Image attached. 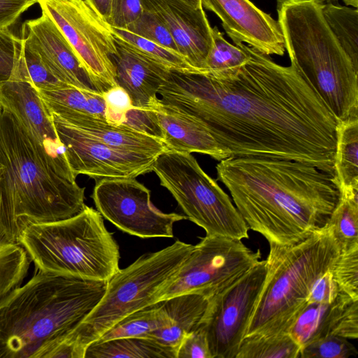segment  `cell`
Returning <instances> with one entry per match:
<instances>
[{
    "mask_svg": "<svg viewBox=\"0 0 358 358\" xmlns=\"http://www.w3.org/2000/svg\"><path fill=\"white\" fill-rule=\"evenodd\" d=\"M358 118L338 122L334 173L339 192L358 191Z\"/></svg>",
    "mask_w": 358,
    "mask_h": 358,
    "instance_id": "obj_24",
    "label": "cell"
},
{
    "mask_svg": "<svg viewBox=\"0 0 358 358\" xmlns=\"http://www.w3.org/2000/svg\"><path fill=\"white\" fill-rule=\"evenodd\" d=\"M202 7L221 20L235 45L246 43L265 55L282 56L283 36L278 20L258 8L250 0H201Z\"/></svg>",
    "mask_w": 358,
    "mask_h": 358,
    "instance_id": "obj_16",
    "label": "cell"
},
{
    "mask_svg": "<svg viewBox=\"0 0 358 358\" xmlns=\"http://www.w3.org/2000/svg\"><path fill=\"white\" fill-rule=\"evenodd\" d=\"M84 358H176V351L150 338H120L92 343Z\"/></svg>",
    "mask_w": 358,
    "mask_h": 358,
    "instance_id": "obj_26",
    "label": "cell"
},
{
    "mask_svg": "<svg viewBox=\"0 0 358 358\" xmlns=\"http://www.w3.org/2000/svg\"><path fill=\"white\" fill-rule=\"evenodd\" d=\"M301 347L289 335H251L243 338L236 358H299Z\"/></svg>",
    "mask_w": 358,
    "mask_h": 358,
    "instance_id": "obj_32",
    "label": "cell"
},
{
    "mask_svg": "<svg viewBox=\"0 0 358 358\" xmlns=\"http://www.w3.org/2000/svg\"><path fill=\"white\" fill-rule=\"evenodd\" d=\"M125 30L178 53L168 28L163 21L150 10L143 8L141 15Z\"/></svg>",
    "mask_w": 358,
    "mask_h": 358,
    "instance_id": "obj_36",
    "label": "cell"
},
{
    "mask_svg": "<svg viewBox=\"0 0 358 358\" xmlns=\"http://www.w3.org/2000/svg\"><path fill=\"white\" fill-rule=\"evenodd\" d=\"M287 333L299 345L329 336L358 338V300L340 293L329 303H308Z\"/></svg>",
    "mask_w": 358,
    "mask_h": 358,
    "instance_id": "obj_19",
    "label": "cell"
},
{
    "mask_svg": "<svg viewBox=\"0 0 358 358\" xmlns=\"http://www.w3.org/2000/svg\"><path fill=\"white\" fill-rule=\"evenodd\" d=\"M55 76L69 86L103 94L55 22L45 13L22 27Z\"/></svg>",
    "mask_w": 358,
    "mask_h": 358,
    "instance_id": "obj_18",
    "label": "cell"
},
{
    "mask_svg": "<svg viewBox=\"0 0 358 358\" xmlns=\"http://www.w3.org/2000/svg\"><path fill=\"white\" fill-rule=\"evenodd\" d=\"M144 9L155 13L165 24L178 52L197 71L203 72L213 43L212 27L202 6L177 0H141Z\"/></svg>",
    "mask_w": 358,
    "mask_h": 358,
    "instance_id": "obj_17",
    "label": "cell"
},
{
    "mask_svg": "<svg viewBox=\"0 0 358 358\" xmlns=\"http://www.w3.org/2000/svg\"><path fill=\"white\" fill-rule=\"evenodd\" d=\"M60 117L93 138L113 147L157 156L167 150L161 140L138 131L124 124H113L100 117L78 113H69Z\"/></svg>",
    "mask_w": 358,
    "mask_h": 358,
    "instance_id": "obj_22",
    "label": "cell"
},
{
    "mask_svg": "<svg viewBox=\"0 0 358 358\" xmlns=\"http://www.w3.org/2000/svg\"><path fill=\"white\" fill-rule=\"evenodd\" d=\"M152 171L187 219L203 228L206 236L248 238L249 227L229 196L191 153L166 150L156 158Z\"/></svg>",
    "mask_w": 358,
    "mask_h": 358,
    "instance_id": "obj_9",
    "label": "cell"
},
{
    "mask_svg": "<svg viewBox=\"0 0 358 358\" xmlns=\"http://www.w3.org/2000/svg\"><path fill=\"white\" fill-rule=\"evenodd\" d=\"M194 245L177 240L157 252L145 253L108 280L102 298L76 327L43 345L38 358H84L85 350L127 315L156 302L157 296L176 276Z\"/></svg>",
    "mask_w": 358,
    "mask_h": 358,
    "instance_id": "obj_6",
    "label": "cell"
},
{
    "mask_svg": "<svg viewBox=\"0 0 358 358\" xmlns=\"http://www.w3.org/2000/svg\"><path fill=\"white\" fill-rule=\"evenodd\" d=\"M241 240L206 236L194 248L180 269L157 296L156 302L194 293L208 299L222 292L253 268L261 259Z\"/></svg>",
    "mask_w": 358,
    "mask_h": 358,
    "instance_id": "obj_10",
    "label": "cell"
},
{
    "mask_svg": "<svg viewBox=\"0 0 358 358\" xmlns=\"http://www.w3.org/2000/svg\"><path fill=\"white\" fill-rule=\"evenodd\" d=\"M12 80L27 81L23 41L8 28H0V85Z\"/></svg>",
    "mask_w": 358,
    "mask_h": 358,
    "instance_id": "obj_33",
    "label": "cell"
},
{
    "mask_svg": "<svg viewBox=\"0 0 358 358\" xmlns=\"http://www.w3.org/2000/svg\"><path fill=\"white\" fill-rule=\"evenodd\" d=\"M107 282L38 270L0 301V358H33L42 345L84 320Z\"/></svg>",
    "mask_w": 358,
    "mask_h": 358,
    "instance_id": "obj_4",
    "label": "cell"
},
{
    "mask_svg": "<svg viewBox=\"0 0 358 358\" xmlns=\"http://www.w3.org/2000/svg\"><path fill=\"white\" fill-rule=\"evenodd\" d=\"M162 303L163 301H159L127 315L96 341L129 337L149 338L152 332L161 328L164 323V317L161 311Z\"/></svg>",
    "mask_w": 358,
    "mask_h": 358,
    "instance_id": "obj_30",
    "label": "cell"
},
{
    "mask_svg": "<svg viewBox=\"0 0 358 358\" xmlns=\"http://www.w3.org/2000/svg\"><path fill=\"white\" fill-rule=\"evenodd\" d=\"M19 243L43 272L108 281L120 270L119 246L100 213L87 206L70 218L29 226Z\"/></svg>",
    "mask_w": 358,
    "mask_h": 358,
    "instance_id": "obj_8",
    "label": "cell"
},
{
    "mask_svg": "<svg viewBox=\"0 0 358 358\" xmlns=\"http://www.w3.org/2000/svg\"><path fill=\"white\" fill-rule=\"evenodd\" d=\"M92 198L102 217L120 230L140 238H172L173 224L187 219L157 209L151 202L150 191L136 178L96 180Z\"/></svg>",
    "mask_w": 358,
    "mask_h": 358,
    "instance_id": "obj_13",
    "label": "cell"
},
{
    "mask_svg": "<svg viewBox=\"0 0 358 358\" xmlns=\"http://www.w3.org/2000/svg\"><path fill=\"white\" fill-rule=\"evenodd\" d=\"M0 231L19 243L29 226L70 218L85 204V187L60 174L43 147L10 113L0 109Z\"/></svg>",
    "mask_w": 358,
    "mask_h": 358,
    "instance_id": "obj_3",
    "label": "cell"
},
{
    "mask_svg": "<svg viewBox=\"0 0 358 358\" xmlns=\"http://www.w3.org/2000/svg\"><path fill=\"white\" fill-rule=\"evenodd\" d=\"M141 0H111L108 23L113 28L125 29L142 14Z\"/></svg>",
    "mask_w": 358,
    "mask_h": 358,
    "instance_id": "obj_39",
    "label": "cell"
},
{
    "mask_svg": "<svg viewBox=\"0 0 358 358\" xmlns=\"http://www.w3.org/2000/svg\"><path fill=\"white\" fill-rule=\"evenodd\" d=\"M331 273L340 292L358 300V245L340 253Z\"/></svg>",
    "mask_w": 358,
    "mask_h": 358,
    "instance_id": "obj_37",
    "label": "cell"
},
{
    "mask_svg": "<svg viewBox=\"0 0 358 358\" xmlns=\"http://www.w3.org/2000/svg\"><path fill=\"white\" fill-rule=\"evenodd\" d=\"M3 166L1 164V163L0 162V180L1 179V177H2V175H3Z\"/></svg>",
    "mask_w": 358,
    "mask_h": 358,
    "instance_id": "obj_47",
    "label": "cell"
},
{
    "mask_svg": "<svg viewBox=\"0 0 358 358\" xmlns=\"http://www.w3.org/2000/svg\"><path fill=\"white\" fill-rule=\"evenodd\" d=\"M1 105H0V109H1Z\"/></svg>",
    "mask_w": 358,
    "mask_h": 358,
    "instance_id": "obj_49",
    "label": "cell"
},
{
    "mask_svg": "<svg viewBox=\"0 0 358 358\" xmlns=\"http://www.w3.org/2000/svg\"><path fill=\"white\" fill-rule=\"evenodd\" d=\"M29 259L22 245L0 231V301L22 285L27 275Z\"/></svg>",
    "mask_w": 358,
    "mask_h": 358,
    "instance_id": "obj_31",
    "label": "cell"
},
{
    "mask_svg": "<svg viewBox=\"0 0 358 358\" xmlns=\"http://www.w3.org/2000/svg\"><path fill=\"white\" fill-rule=\"evenodd\" d=\"M322 0H277L278 22L291 65L312 85L338 122L358 118V68L322 13Z\"/></svg>",
    "mask_w": 358,
    "mask_h": 358,
    "instance_id": "obj_5",
    "label": "cell"
},
{
    "mask_svg": "<svg viewBox=\"0 0 358 358\" xmlns=\"http://www.w3.org/2000/svg\"><path fill=\"white\" fill-rule=\"evenodd\" d=\"M116 51L111 56L117 85L129 94L133 107L148 108L169 70L113 32Z\"/></svg>",
    "mask_w": 358,
    "mask_h": 358,
    "instance_id": "obj_20",
    "label": "cell"
},
{
    "mask_svg": "<svg viewBox=\"0 0 358 358\" xmlns=\"http://www.w3.org/2000/svg\"><path fill=\"white\" fill-rule=\"evenodd\" d=\"M113 28L115 35L171 70L197 71L181 55L127 30Z\"/></svg>",
    "mask_w": 358,
    "mask_h": 358,
    "instance_id": "obj_34",
    "label": "cell"
},
{
    "mask_svg": "<svg viewBox=\"0 0 358 358\" xmlns=\"http://www.w3.org/2000/svg\"><path fill=\"white\" fill-rule=\"evenodd\" d=\"M269 245L265 281L245 336L287 333L307 305L312 285L332 270L341 253L327 224L294 245Z\"/></svg>",
    "mask_w": 358,
    "mask_h": 358,
    "instance_id": "obj_7",
    "label": "cell"
},
{
    "mask_svg": "<svg viewBox=\"0 0 358 358\" xmlns=\"http://www.w3.org/2000/svg\"><path fill=\"white\" fill-rule=\"evenodd\" d=\"M349 339L329 336L315 341L301 348L299 358H350L358 354Z\"/></svg>",
    "mask_w": 358,
    "mask_h": 358,
    "instance_id": "obj_38",
    "label": "cell"
},
{
    "mask_svg": "<svg viewBox=\"0 0 358 358\" xmlns=\"http://www.w3.org/2000/svg\"><path fill=\"white\" fill-rule=\"evenodd\" d=\"M324 19L341 47L358 68V10L324 2Z\"/></svg>",
    "mask_w": 358,
    "mask_h": 358,
    "instance_id": "obj_28",
    "label": "cell"
},
{
    "mask_svg": "<svg viewBox=\"0 0 358 358\" xmlns=\"http://www.w3.org/2000/svg\"><path fill=\"white\" fill-rule=\"evenodd\" d=\"M38 92L50 112L59 117L78 113L108 121V113L103 94L74 87Z\"/></svg>",
    "mask_w": 358,
    "mask_h": 358,
    "instance_id": "obj_25",
    "label": "cell"
},
{
    "mask_svg": "<svg viewBox=\"0 0 358 358\" xmlns=\"http://www.w3.org/2000/svg\"><path fill=\"white\" fill-rule=\"evenodd\" d=\"M38 0H0V28H8Z\"/></svg>",
    "mask_w": 358,
    "mask_h": 358,
    "instance_id": "obj_44",
    "label": "cell"
},
{
    "mask_svg": "<svg viewBox=\"0 0 358 358\" xmlns=\"http://www.w3.org/2000/svg\"><path fill=\"white\" fill-rule=\"evenodd\" d=\"M27 82L38 91L71 87L59 80L41 58L30 38L22 33Z\"/></svg>",
    "mask_w": 358,
    "mask_h": 358,
    "instance_id": "obj_35",
    "label": "cell"
},
{
    "mask_svg": "<svg viewBox=\"0 0 358 358\" xmlns=\"http://www.w3.org/2000/svg\"><path fill=\"white\" fill-rule=\"evenodd\" d=\"M176 358H212L206 333L201 326L199 324L183 337L177 349Z\"/></svg>",
    "mask_w": 358,
    "mask_h": 358,
    "instance_id": "obj_40",
    "label": "cell"
},
{
    "mask_svg": "<svg viewBox=\"0 0 358 358\" xmlns=\"http://www.w3.org/2000/svg\"><path fill=\"white\" fill-rule=\"evenodd\" d=\"M107 22L110 15L111 0H85Z\"/></svg>",
    "mask_w": 358,
    "mask_h": 358,
    "instance_id": "obj_45",
    "label": "cell"
},
{
    "mask_svg": "<svg viewBox=\"0 0 358 358\" xmlns=\"http://www.w3.org/2000/svg\"><path fill=\"white\" fill-rule=\"evenodd\" d=\"M341 293L331 270L320 275L313 283L308 296V303H329Z\"/></svg>",
    "mask_w": 358,
    "mask_h": 358,
    "instance_id": "obj_43",
    "label": "cell"
},
{
    "mask_svg": "<svg viewBox=\"0 0 358 358\" xmlns=\"http://www.w3.org/2000/svg\"><path fill=\"white\" fill-rule=\"evenodd\" d=\"M0 105L13 114L40 145L62 176L76 182L54 125L52 115L39 92L29 82L12 80L0 85Z\"/></svg>",
    "mask_w": 358,
    "mask_h": 358,
    "instance_id": "obj_15",
    "label": "cell"
},
{
    "mask_svg": "<svg viewBox=\"0 0 358 358\" xmlns=\"http://www.w3.org/2000/svg\"><path fill=\"white\" fill-rule=\"evenodd\" d=\"M325 3H333L334 1H336L337 0H322Z\"/></svg>",
    "mask_w": 358,
    "mask_h": 358,
    "instance_id": "obj_48",
    "label": "cell"
},
{
    "mask_svg": "<svg viewBox=\"0 0 358 358\" xmlns=\"http://www.w3.org/2000/svg\"><path fill=\"white\" fill-rule=\"evenodd\" d=\"M122 124L162 141L163 140L162 129L151 109L138 108L132 106L126 113Z\"/></svg>",
    "mask_w": 358,
    "mask_h": 358,
    "instance_id": "obj_41",
    "label": "cell"
},
{
    "mask_svg": "<svg viewBox=\"0 0 358 358\" xmlns=\"http://www.w3.org/2000/svg\"><path fill=\"white\" fill-rule=\"evenodd\" d=\"M179 1H181L182 3H185L186 4H188L189 6H192L193 7H200L202 6L201 0H177Z\"/></svg>",
    "mask_w": 358,
    "mask_h": 358,
    "instance_id": "obj_46",
    "label": "cell"
},
{
    "mask_svg": "<svg viewBox=\"0 0 358 358\" xmlns=\"http://www.w3.org/2000/svg\"><path fill=\"white\" fill-rule=\"evenodd\" d=\"M108 117V122L122 124L126 113L132 108L131 99L127 92L119 85L110 87L103 93Z\"/></svg>",
    "mask_w": 358,
    "mask_h": 358,
    "instance_id": "obj_42",
    "label": "cell"
},
{
    "mask_svg": "<svg viewBox=\"0 0 358 358\" xmlns=\"http://www.w3.org/2000/svg\"><path fill=\"white\" fill-rule=\"evenodd\" d=\"M58 138L73 176L102 178H136L152 171L159 156L127 150L93 138L52 113Z\"/></svg>",
    "mask_w": 358,
    "mask_h": 358,
    "instance_id": "obj_14",
    "label": "cell"
},
{
    "mask_svg": "<svg viewBox=\"0 0 358 358\" xmlns=\"http://www.w3.org/2000/svg\"><path fill=\"white\" fill-rule=\"evenodd\" d=\"M38 3L103 92L117 85L111 59L116 51L112 27L85 0H38Z\"/></svg>",
    "mask_w": 358,
    "mask_h": 358,
    "instance_id": "obj_11",
    "label": "cell"
},
{
    "mask_svg": "<svg viewBox=\"0 0 358 358\" xmlns=\"http://www.w3.org/2000/svg\"><path fill=\"white\" fill-rule=\"evenodd\" d=\"M163 134L167 150L207 155L221 161L230 152L215 139L210 131L194 117L163 103L157 99L151 106Z\"/></svg>",
    "mask_w": 358,
    "mask_h": 358,
    "instance_id": "obj_21",
    "label": "cell"
},
{
    "mask_svg": "<svg viewBox=\"0 0 358 358\" xmlns=\"http://www.w3.org/2000/svg\"><path fill=\"white\" fill-rule=\"evenodd\" d=\"M245 47L250 60L228 77L169 70L160 101L203 123L231 157L294 160L335 176L334 115L292 65Z\"/></svg>",
    "mask_w": 358,
    "mask_h": 358,
    "instance_id": "obj_1",
    "label": "cell"
},
{
    "mask_svg": "<svg viewBox=\"0 0 358 358\" xmlns=\"http://www.w3.org/2000/svg\"><path fill=\"white\" fill-rule=\"evenodd\" d=\"M207 305V298L194 293L180 294L163 300L161 311L164 323L149 338L177 351L183 337L199 326Z\"/></svg>",
    "mask_w": 358,
    "mask_h": 358,
    "instance_id": "obj_23",
    "label": "cell"
},
{
    "mask_svg": "<svg viewBox=\"0 0 358 358\" xmlns=\"http://www.w3.org/2000/svg\"><path fill=\"white\" fill-rule=\"evenodd\" d=\"M266 261L257 265L222 292L208 299L199 323L212 358H236L262 289Z\"/></svg>",
    "mask_w": 358,
    "mask_h": 358,
    "instance_id": "obj_12",
    "label": "cell"
},
{
    "mask_svg": "<svg viewBox=\"0 0 358 358\" xmlns=\"http://www.w3.org/2000/svg\"><path fill=\"white\" fill-rule=\"evenodd\" d=\"M212 46L201 73L216 78L228 77L236 73L250 60L245 44L229 43L216 27L212 28Z\"/></svg>",
    "mask_w": 358,
    "mask_h": 358,
    "instance_id": "obj_27",
    "label": "cell"
},
{
    "mask_svg": "<svg viewBox=\"0 0 358 358\" xmlns=\"http://www.w3.org/2000/svg\"><path fill=\"white\" fill-rule=\"evenodd\" d=\"M327 224L341 252L358 245V192H340Z\"/></svg>",
    "mask_w": 358,
    "mask_h": 358,
    "instance_id": "obj_29",
    "label": "cell"
},
{
    "mask_svg": "<svg viewBox=\"0 0 358 358\" xmlns=\"http://www.w3.org/2000/svg\"><path fill=\"white\" fill-rule=\"evenodd\" d=\"M249 229L269 243H298L324 227L340 192L335 176L290 159L229 157L216 166Z\"/></svg>",
    "mask_w": 358,
    "mask_h": 358,
    "instance_id": "obj_2",
    "label": "cell"
}]
</instances>
